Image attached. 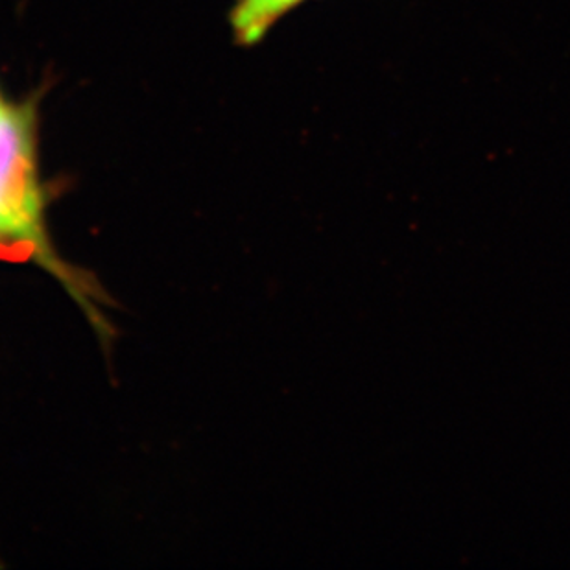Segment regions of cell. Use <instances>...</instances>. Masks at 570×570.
<instances>
[{"label": "cell", "instance_id": "1", "mask_svg": "<svg viewBox=\"0 0 570 570\" xmlns=\"http://www.w3.org/2000/svg\"><path fill=\"white\" fill-rule=\"evenodd\" d=\"M36 131L33 102L11 104L0 115V237L22 246L28 261L60 281L104 333L106 322L97 305L100 292L89 277L65 263L47 232Z\"/></svg>", "mask_w": 570, "mask_h": 570}, {"label": "cell", "instance_id": "2", "mask_svg": "<svg viewBox=\"0 0 570 570\" xmlns=\"http://www.w3.org/2000/svg\"><path fill=\"white\" fill-rule=\"evenodd\" d=\"M305 0H237L232 11L233 33L237 43L255 45L275 22Z\"/></svg>", "mask_w": 570, "mask_h": 570}, {"label": "cell", "instance_id": "3", "mask_svg": "<svg viewBox=\"0 0 570 570\" xmlns=\"http://www.w3.org/2000/svg\"><path fill=\"white\" fill-rule=\"evenodd\" d=\"M11 104L6 102L4 97H2V92H0V115L4 114L6 109L10 108Z\"/></svg>", "mask_w": 570, "mask_h": 570}]
</instances>
